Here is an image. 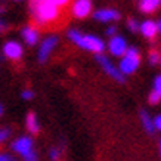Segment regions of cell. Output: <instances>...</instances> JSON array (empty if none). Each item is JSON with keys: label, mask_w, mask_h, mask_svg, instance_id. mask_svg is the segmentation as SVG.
<instances>
[{"label": "cell", "mask_w": 161, "mask_h": 161, "mask_svg": "<svg viewBox=\"0 0 161 161\" xmlns=\"http://www.w3.org/2000/svg\"><path fill=\"white\" fill-rule=\"evenodd\" d=\"M141 64V53L136 47H127L124 55H123V59L120 62V68L118 71L123 74V75H127V74H133Z\"/></svg>", "instance_id": "3"}, {"label": "cell", "mask_w": 161, "mask_h": 161, "mask_svg": "<svg viewBox=\"0 0 161 161\" xmlns=\"http://www.w3.org/2000/svg\"><path fill=\"white\" fill-rule=\"evenodd\" d=\"M108 49H109L111 55H114V56H123L124 52H126V49H127L126 40L123 39L121 36H114V37L109 40Z\"/></svg>", "instance_id": "7"}, {"label": "cell", "mask_w": 161, "mask_h": 161, "mask_svg": "<svg viewBox=\"0 0 161 161\" xmlns=\"http://www.w3.org/2000/svg\"><path fill=\"white\" fill-rule=\"evenodd\" d=\"M3 52L9 59L16 61V59H19L22 56V46L19 43H16V42H8L5 44V47H3Z\"/></svg>", "instance_id": "10"}, {"label": "cell", "mask_w": 161, "mask_h": 161, "mask_svg": "<svg viewBox=\"0 0 161 161\" xmlns=\"http://www.w3.org/2000/svg\"><path fill=\"white\" fill-rule=\"evenodd\" d=\"M59 155H61V152H59V149H56V148H52L49 151V157L52 161H58L59 160Z\"/></svg>", "instance_id": "20"}, {"label": "cell", "mask_w": 161, "mask_h": 161, "mask_svg": "<svg viewBox=\"0 0 161 161\" xmlns=\"http://www.w3.org/2000/svg\"><path fill=\"white\" fill-rule=\"evenodd\" d=\"M2 114H3V107L0 105V115H2Z\"/></svg>", "instance_id": "29"}, {"label": "cell", "mask_w": 161, "mask_h": 161, "mask_svg": "<svg viewBox=\"0 0 161 161\" xmlns=\"http://www.w3.org/2000/svg\"><path fill=\"white\" fill-rule=\"evenodd\" d=\"M95 19L96 21H101V22H108V21H117L120 18V14L118 10L115 9H101L98 12L93 14Z\"/></svg>", "instance_id": "11"}, {"label": "cell", "mask_w": 161, "mask_h": 161, "mask_svg": "<svg viewBox=\"0 0 161 161\" xmlns=\"http://www.w3.org/2000/svg\"><path fill=\"white\" fill-rule=\"evenodd\" d=\"M0 161H16L15 158H12L8 154H0Z\"/></svg>", "instance_id": "26"}, {"label": "cell", "mask_w": 161, "mask_h": 161, "mask_svg": "<svg viewBox=\"0 0 161 161\" xmlns=\"http://www.w3.org/2000/svg\"><path fill=\"white\" fill-rule=\"evenodd\" d=\"M22 158H24V161H37L39 160V157H37V154H36L34 149H33V151H30L28 154H25Z\"/></svg>", "instance_id": "18"}, {"label": "cell", "mask_w": 161, "mask_h": 161, "mask_svg": "<svg viewBox=\"0 0 161 161\" xmlns=\"http://www.w3.org/2000/svg\"><path fill=\"white\" fill-rule=\"evenodd\" d=\"M68 37L77 46H80L81 49L89 50V52L102 53L103 49H105V44H103V42L99 37H95V36H90V34H81V33H78L77 30L68 31Z\"/></svg>", "instance_id": "1"}, {"label": "cell", "mask_w": 161, "mask_h": 161, "mask_svg": "<svg viewBox=\"0 0 161 161\" xmlns=\"http://www.w3.org/2000/svg\"><path fill=\"white\" fill-rule=\"evenodd\" d=\"M56 44H58V37H55V36H50V37L43 40V43L40 44L39 49V62H44L49 58L50 52L55 49Z\"/></svg>", "instance_id": "5"}, {"label": "cell", "mask_w": 161, "mask_h": 161, "mask_svg": "<svg viewBox=\"0 0 161 161\" xmlns=\"http://www.w3.org/2000/svg\"><path fill=\"white\" fill-rule=\"evenodd\" d=\"M9 135H10L9 129H0V143H3L9 137Z\"/></svg>", "instance_id": "19"}, {"label": "cell", "mask_w": 161, "mask_h": 161, "mask_svg": "<svg viewBox=\"0 0 161 161\" xmlns=\"http://www.w3.org/2000/svg\"><path fill=\"white\" fill-rule=\"evenodd\" d=\"M141 121H142V126H143V129H145V130H147L149 135H152V133L155 132V129H154V124H152L151 117H149V115H148V112L143 111V109L141 111Z\"/></svg>", "instance_id": "15"}, {"label": "cell", "mask_w": 161, "mask_h": 161, "mask_svg": "<svg viewBox=\"0 0 161 161\" xmlns=\"http://www.w3.org/2000/svg\"><path fill=\"white\" fill-rule=\"evenodd\" d=\"M158 5H160V0H141L139 8H141L142 12L151 14V12H154L158 8Z\"/></svg>", "instance_id": "14"}, {"label": "cell", "mask_w": 161, "mask_h": 161, "mask_svg": "<svg viewBox=\"0 0 161 161\" xmlns=\"http://www.w3.org/2000/svg\"><path fill=\"white\" fill-rule=\"evenodd\" d=\"M2 10H3V9H2V8H0V12H2Z\"/></svg>", "instance_id": "30"}, {"label": "cell", "mask_w": 161, "mask_h": 161, "mask_svg": "<svg viewBox=\"0 0 161 161\" xmlns=\"http://www.w3.org/2000/svg\"><path fill=\"white\" fill-rule=\"evenodd\" d=\"M12 149L24 157L25 154H28L30 151H33V139L28 136H21L19 139H16V141L12 143Z\"/></svg>", "instance_id": "6"}, {"label": "cell", "mask_w": 161, "mask_h": 161, "mask_svg": "<svg viewBox=\"0 0 161 161\" xmlns=\"http://www.w3.org/2000/svg\"><path fill=\"white\" fill-rule=\"evenodd\" d=\"M129 28L132 30V31H136V30H139V25H137V22H136V21L129 19Z\"/></svg>", "instance_id": "25"}, {"label": "cell", "mask_w": 161, "mask_h": 161, "mask_svg": "<svg viewBox=\"0 0 161 161\" xmlns=\"http://www.w3.org/2000/svg\"><path fill=\"white\" fill-rule=\"evenodd\" d=\"M152 124H154V129L160 130L161 129V115H157V117L152 120Z\"/></svg>", "instance_id": "23"}, {"label": "cell", "mask_w": 161, "mask_h": 161, "mask_svg": "<svg viewBox=\"0 0 161 161\" xmlns=\"http://www.w3.org/2000/svg\"><path fill=\"white\" fill-rule=\"evenodd\" d=\"M107 34L108 36H114V34H115V27H109V28L107 30Z\"/></svg>", "instance_id": "27"}, {"label": "cell", "mask_w": 161, "mask_h": 161, "mask_svg": "<svg viewBox=\"0 0 161 161\" xmlns=\"http://www.w3.org/2000/svg\"><path fill=\"white\" fill-rule=\"evenodd\" d=\"M25 124H27V129H28L30 133H39L40 127H39V121H37V117H36L34 112H30L27 115V120H25Z\"/></svg>", "instance_id": "13"}, {"label": "cell", "mask_w": 161, "mask_h": 161, "mask_svg": "<svg viewBox=\"0 0 161 161\" xmlns=\"http://www.w3.org/2000/svg\"><path fill=\"white\" fill-rule=\"evenodd\" d=\"M149 62L152 65H157V64L160 62V53L157 52V50H151L149 52Z\"/></svg>", "instance_id": "17"}, {"label": "cell", "mask_w": 161, "mask_h": 161, "mask_svg": "<svg viewBox=\"0 0 161 161\" xmlns=\"http://www.w3.org/2000/svg\"><path fill=\"white\" fill-rule=\"evenodd\" d=\"M160 98H161V92H155V90H152L151 95H149V103H152V105H155V103L160 102Z\"/></svg>", "instance_id": "16"}, {"label": "cell", "mask_w": 161, "mask_h": 161, "mask_svg": "<svg viewBox=\"0 0 161 161\" xmlns=\"http://www.w3.org/2000/svg\"><path fill=\"white\" fill-rule=\"evenodd\" d=\"M92 10L90 0H75L73 5V15L75 18H86Z\"/></svg>", "instance_id": "8"}, {"label": "cell", "mask_w": 161, "mask_h": 161, "mask_svg": "<svg viewBox=\"0 0 161 161\" xmlns=\"http://www.w3.org/2000/svg\"><path fill=\"white\" fill-rule=\"evenodd\" d=\"M139 30L141 33L147 39H154L157 36V33L160 31V22H154V21H143L141 25H139Z\"/></svg>", "instance_id": "9"}, {"label": "cell", "mask_w": 161, "mask_h": 161, "mask_svg": "<svg viewBox=\"0 0 161 161\" xmlns=\"http://www.w3.org/2000/svg\"><path fill=\"white\" fill-rule=\"evenodd\" d=\"M31 8L37 22H50L59 14V9L49 0H31Z\"/></svg>", "instance_id": "2"}, {"label": "cell", "mask_w": 161, "mask_h": 161, "mask_svg": "<svg viewBox=\"0 0 161 161\" xmlns=\"http://www.w3.org/2000/svg\"><path fill=\"white\" fill-rule=\"evenodd\" d=\"M6 28V25H5V22L3 21H0V31H3V30Z\"/></svg>", "instance_id": "28"}, {"label": "cell", "mask_w": 161, "mask_h": 161, "mask_svg": "<svg viewBox=\"0 0 161 161\" xmlns=\"http://www.w3.org/2000/svg\"><path fill=\"white\" fill-rule=\"evenodd\" d=\"M49 2L52 3V5L56 6V8H59V6H65L69 0H49Z\"/></svg>", "instance_id": "22"}, {"label": "cell", "mask_w": 161, "mask_h": 161, "mask_svg": "<svg viewBox=\"0 0 161 161\" xmlns=\"http://www.w3.org/2000/svg\"><path fill=\"white\" fill-rule=\"evenodd\" d=\"M96 61L101 64V67L105 69V73H107L108 75H111L112 78H115L117 81H121V83L124 81V75L118 71V68H115V67L112 65V62L107 58V56H103L102 53H99L98 56H96Z\"/></svg>", "instance_id": "4"}, {"label": "cell", "mask_w": 161, "mask_h": 161, "mask_svg": "<svg viewBox=\"0 0 161 161\" xmlns=\"http://www.w3.org/2000/svg\"><path fill=\"white\" fill-rule=\"evenodd\" d=\"M21 96H22V99H27V101H28V99H33V96H34V93L31 92V90H24Z\"/></svg>", "instance_id": "24"}, {"label": "cell", "mask_w": 161, "mask_h": 161, "mask_svg": "<svg viewBox=\"0 0 161 161\" xmlns=\"http://www.w3.org/2000/svg\"><path fill=\"white\" fill-rule=\"evenodd\" d=\"M22 39L27 44H36L39 42V31L34 28H31V27H25L22 30Z\"/></svg>", "instance_id": "12"}, {"label": "cell", "mask_w": 161, "mask_h": 161, "mask_svg": "<svg viewBox=\"0 0 161 161\" xmlns=\"http://www.w3.org/2000/svg\"><path fill=\"white\" fill-rule=\"evenodd\" d=\"M154 90L155 92H161V77L157 75L155 77V81H154Z\"/></svg>", "instance_id": "21"}]
</instances>
